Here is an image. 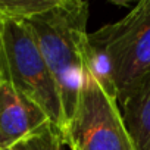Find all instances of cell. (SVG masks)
I'll return each instance as SVG.
<instances>
[{
	"instance_id": "obj_1",
	"label": "cell",
	"mask_w": 150,
	"mask_h": 150,
	"mask_svg": "<svg viewBox=\"0 0 150 150\" xmlns=\"http://www.w3.org/2000/svg\"><path fill=\"white\" fill-rule=\"evenodd\" d=\"M87 19V2L59 0L54 8L24 21L31 30L59 90L65 131L93 57Z\"/></svg>"
},
{
	"instance_id": "obj_2",
	"label": "cell",
	"mask_w": 150,
	"mask_h": 150,
	"mask_svg": "<svg viewBox=\"0 0 150 150\" xmlns=\"http://www.w3.org/2000/svg\"><path fill=\"white\" fill-rule=\"evenodd\" d=\"M88 40L108 63L119 103L150 72V0H141L122 19L88 34Z\"/></svg>"
},
{
	"instance_id": "obj_3",
	"label": "cell",
	"mask_w": 150,
	"mask_h": 150,
	"mask_svg": "<svg viewBox=\"0 0 150 150\" xmlns=\"http://www.w3.org/2000/svg\"><path fill=\"white\" fill-rule=\"evenodd\" d=\"M63 141L71 150H137L125 128L116 96L100 84L91 63Z\"/></svg>"
},
{
	"instance_id": "obj_4",
	"label": "cell",
	"mask_w": 150,
	"mask_h": 150,
	"mask_svg": "<svg viewBox=\"0 0 150 150\" xmlns=\"http://www.w3.org/2000/svg\"><path fill=\"white\" fill-rule=\"evenodd\" d=\"M0 30L11 84L38 105L63 137L65 119L59 90L31 30L24 21L8 18H0Z\"/></svg>"
},
{
	"instance_id": "obj_5",
	"label": "cell",
	"mask_w": 150,
	"mask_h": 150,
	"mask_svg": "<svg viewBox=\"0 0 150 150\" xmlns=\"http://www.w3.org/2000/svg\"><path fill=\"white\" fill-rule=\"evenodd\" d=\"M54 125L46 112L18 91L11 81H0V149L11 147Z\"/></svg>"
},
{
	"instance_id": "obj_6",
	"label": "cell",
	"mask_w": 150,
	"mask_h": 150,
	"mask_svg": "<svg viewBox=\"0 0 150 150\" xmlns=\"http://www.w3.org/2000/svg\"><path fill=\"white\" fill-rule=\"evenodd\" d=\"M137 150H150V72L118 103Z\"/></svg>"
},
{
	"instance_id": "obj_7",
	"label": "cell",
	"mask_w": 150,
	"mask_h": 150,
	"mask_svg": "<svg viewBox=\"0 0 150 150\" xmlns=\"http://www.w3.org/2000/svg\"><path fill=\"white\" fill-rule=\"evenodd\" d=\"M59 3V0H0V18L27 21Z\"/></svg>"
},
{
	"instance_id": "obj_8",
	"label": "cell",
	"mask_w": 150,
	"mask_h": 150,
	"mask_svg": "<svg viewBox=\"0 0 150 150\" xmlns=\"http://www.w3.org/2000/svg\"><path fill=\"white\" fill-rule=\"evenodd\" d=\"M63 137L56 125H52L46 131L25 138L11 147L0 150H63Z\"/></svg>"
},
{
	"instance_id": "obj_9",
	"label": "cell",
	"mask_w": 150,
	"mask_h": 150,
	"mask_svg": "<svg viewBox=\"0 0 150 150\" xmlns=\"http://www.w3.org/2000/svg\"><path fill=\"white\" fill-rule=\"evenodd\" d=\"M8 80V66H6V59H5V50H3V38H2V30H0V81Z\"/></svg>"
}]
</instances>
